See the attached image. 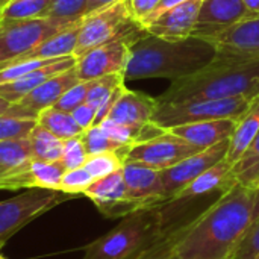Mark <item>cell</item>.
<instances>
[{
	"mask_svg": "<svg viewBox=\"0 0 259 259\" xmlns=\"http://www.w3.org/2000/svg\"><path fill=\"white\" fill-rule=\"evenodd\" d=\"M259 217V190L237 184L182 226L173 252L182 259H234Z\"/></svg>",
	"mask_w": 259,
	"mask_h": 259,
	"instance_id": "cell-1",
	"label": "cell"
},
{
	"mask_svg": "<svg viewBox=\"0 0 259 259\" xmlns=\"http://www.w3.org/2000/svg\"><path fill=\"white\" fill-rule=\"evenodd\" d=\"M214 58V46L203 38L168 41L146 32L132 44L123 76L124 80L147 77L176 80L197 73Z\"/></svg>",
	"mask_w": 259,
	"mask_h": 259,
	"instance_id": "cell-2",
	"label": "cell"
},
{
	"mask_svg": "<svg viewBox=\"0 0 259 259\" xmlns=\"http://www.w3.org/2000/svg\"><path fill=\"white\" fill-rule=\"evenodd\" d=\"M256 96H259V59L235 61L215 55V58L197 73L171 80L156 102L175 103Z\"/></svg>",
	"mask_w": 259,
	"mask_h": 259,
	"instance_id": "cell-3",
	"label": "cell"
},
{
	"mask_svg": "<svg viewBox=\"0 0 259 259\" xmlns=\"http://www.w3.org/2000/svg\"><path fill=\"white\" fill-rule=\"evenodd\" d=\"M171 229L175 228L167 226L159 206L137 209L123 217L112 231L90 243L82 259H140Z\"/></svg>",
	"mask_w": 259,
	"mask_h": 259,
	"instance_id": "cell-4",
	"label": "cell"
},
{
	"mask_svg": "<svg viewBox=\"0 0 259 259\" xmlns=\"http://www.w3.org/2000/svg\"><path fill=\"white\" fill-rule=\"evenodd\" d=\"M255 97H229V99H206V100H187L175 103H158L152 121L168 131L175 126L222 120V118H241L250 108Z\"/></svg>",
	"mask_w": 259,
	"mask_h": 259,
	"instance_id": "cell-5",
	"label": "cell"
},
{
	"mask_svg": "<svg viewBox=\"0 0 259 259\" xmlns=\"http://www.w3.org/2000/svg\"><path fill=\"white\" fill-rule=\"evenodd\" d=\"M146 33L135 20L131 21L112 39L100 44L77 59L74 67L80 82H90L111 73H123L129 59L131 47Z\"/></svg>",
	"mask_w": 259,
	"mask_h": 259,
	"instance_id": "cell-6",
	"label": "cell"
},
{
	"mask_svg": "<svg viewBox=\"0 0 259 259\" xmlns=\"http://www.w3.org/2000/svg\"><path fill=\"white\" fill-rule=\"evenodd\" d=\"M68 194L58 190L30 188L0 202V247L36 217L65 202Z\"/></svg>",
	"mask_w": 259,
	"mask_h": 259,
	"instance_id": "cell-7",
	"label": "cell"
},
{
	"mask_svg": "<svg viewBox=\"0 0 259 259\" xmlns=\"http://www.w3.org/2000/svg\"><path fill=\"white\" fill-rule=\"evenodd\" d=\"M62 29L49 17L0 20V68Z\"/></svg>",
	"mask_w": 259,
	"mask_h": 259,
	"instance_id": "cell-8",
	"label": "cell"
},
{
	"mask_svg": "<svg viewBox=\"0 0 259 259\" xmlns=\"http://www.w3.org/2000/svg\"><path fill=\"white\" fill-rule=\"evenodd\" d=\"M131 21H134V18L129 14L126 0H120L111 6L88 14L82 20L73 55L79 59L90 50L112 39Z\"/></svg>",
	"mask_w": 259,
	"mask_h": 259,
	"instance_id": "cell-9",
	"label": "cell"
},
{
	"mask_svg": "<svg viewBox=\"0 0 259 259\" xmlns=\"http://www.w3.org/2000/svg\"><path fill=\"white\" fill-rule=\"evenodd\" d=\"M197 146L165 131L153 140L138 143L129 147L124 162H140L155 170H167L188 156L200 152Z\"/></svg>",
	"mask_w": 259,
	"mask_h": 259,
	"instance_id": "cell-10",
	"label": "cell"
},
{
	"mask_svg": "<svg viewBox=\"0 0 259 259\" xmlns=\"http://www.w3.org/2000/svg\"><path fill=\"white\" fill-rule=\"evenodd\" d=\"M206 41L214 46L215 55L220 58L235 61L259 59V14L247 15Z\"/></svg>",
	"mask_w": 259,
	"mask_h": 259,
	"instance_id": "cell-11",
	"label": "cell"
},
{
	"mask_svg": "<svg viewBox=\"0 0 259 259\" xmlns=\"http://www.w3.org/2000/svg\"><path fill=\"white\" fill-rule=\"evenodd\" d=\"M77 82H80V80H79L74 68L62 71V73L47 79L36 88H33L29 94H26L17 103H12L5 115L38 120V115L44 109L52 108L61 99V96L67 90L74 87Z\"/></svg>",
	"mask_w": 259,
	"mask_h": 259,
	"instance_id": "cell-12",
	"label": "cell"
},
{
	"mask_svg": "<svg viewBox=\"0 0 259 259\" xmlns=\"http://www.w3.org/2000/svg\"><path fill=\"white\" fill-rule=\"evenodd\" d=\"M228 149H229V140L222 141L208 149H203V150L188 156L187 159L181 161L179 164H176L167 170H162L161 178H162V184H164L168 199L175 197L191 181L199 178L208 168H211L217 162L226 159Z\"/></svg>",
	"mask_w": 259,
	"mask_h": 259,
	"instance_id": "cell-13",
	"label": "cell"
},
{
	"mask_svg": "<svg viewBox=\"0 0 259 259\" xmlns=\"http://www.w3.org/2000/svg\"><path fill=\"white\" fill-rule=\"evenodd\" d=\"M121 171L129 197L138 206V209L156 208L170 200L165 193L159 170L140 162H124Z\"/></svg>",
	"mask_w": 259,
	"mask_h": 259,
	"instance_id": "cell-14",
	"label": "cell"
},
{
	"mask_svg": "<svg viewBox=\"0 0 259 259\" xmlns=\"http://www.w3.org/2000/svg\"><path fill=\"white\" fill-rule=\"evenodd\" d=\"M83 196L88 197L97 209L109 219L126 217L138 209L129 197L121 170L105 178L94 179V182L85 190Z\"/></svg>",
	"mask_w": 259,
	"mask_h": 259,
	"instance_id": "cell-15",
	"label": "cell"
},
{
	"mask_svg": "<svg viewBox=\"0 0 259 259\" xmlns=\"http://www.w3.org/2000/svg\"><path fill=\"white\" fill-rule=\"evenodd\" d=\"M247 15L243 0H202L191 36L209 39Z\"/></svg>",
	"mask_w": 259,
	"mask_h": 259,
	"instance_id": "cell-16",
	"label": "cell"
},
{
	"mask_svg": "<svg viewBox=\"0 0 259 259\" xmlns=\"http://www.w3.org/2000/svg\"><path fill=\"white\" fill-rule=\"evenodd\" d=\"M238 184L235 175L232 173V164L226 159L217 162L199 178L191 181L182 191H179L168 202L176 203H191L196 199H205L208 196H222Z\"/></svg>",
	"mask_w": 259,
	"mask_h": 259,
	"instance_id": "cell-17",
	"label": "cell"
},
{
	"mask_svg": "<svg viewBox=\"0 0 259 259\" xmlns=\"http://www.w3.org/2000/svg\"><path fill=\"white\" fill-rule=\"evenodd\" d=\"M200 5L202 0H187L156 18L152 24L146 27V32L168 41L190 38Z\"/></svg>",
	"mask_w": 259,
	"mask_h": 259,
	"instance_id": "cell-18",
	"label": "cell"
},
{
	"mask_svg": "<svg viewBox=\"0 0 259 259\" xmlns=\"http://www.w3.org/2000/svg\"><path fill=\"white\" fill-rule=\"evenodd\" d=\"M76 64H77V58L74 55L58 58L56 61H53L44 67H39L30 73H26L21 77H17L11 82L0 83V97L8 100L11 105L17 103L26 94H29L33 88H36L38 85H41L47 79H50V77L62 73V71L74 68Z\"/></svg>",
	"mask_w": 259,
	"mask_h": 259,
	"instance_id": "cell-19",
	"label": "cell"
},
{
	"mask_svg": "<svg viewBox=\"0 0 259 259\" xmlns=\"http://www.w3.org/2000/svg\"><path fill=\"white\" fill-rule=\"evenodd\" d=\"M64 173H65V167L62 165L61 161L47 162V161L33 159L24 171L2 181L0 190H20V188L58 190Z\"/></svg>",
	"mask_w": 259,
	"mask_h": 259,
	"instance_id": "cell-20",
	"label": "cell"
},
{
	"mask_svg": "<svg viewBox=\"0 0 259 259\" xmlns=\"http://www.w3.org/2000/svg\"><path fill=\"white\" fill-rule=\"evenodd\" d=\"M238 120H235V118L206 120V121L175 126L168 131L203 150V149L215 146L222 141L229 140L237 127Z\"/></svg>",
	"mask_w": 259,
	"mask_h": 259,
	"instance_id": "cell-21",
	"label": "cell"
},
{
	"mask_svg": "<svg viewBox=\"0 0 259 259\" xmlns=\"http://www.w3.org/2000/svg\"><path fill=\"white\" fill-rule=\"evenodd\" d=\"M158 108L156 99H152L143 93L124 90L114 108L111 109L108 118L120 124L143 127L152 121V117Z\"/></svg>",
	"mask_w": 259,
	"mask_h": 259,
	"instance_id": "cell-22",
	"label": "cell"
},
{
	"mask_svg": "<svg viewBox=\"0 0 259 259\" xmlns=\"http://www.w3.org/2000/svg\"><path fill=\"white\" fill-rule=\"evenodd\" d=\"M82 20L56 32L50 38L44 39L42 42H39L38 46L30 49L29 52H26L24 55L12 59L11 62H21V61H30V59H56V58L73 55L76 44H77V36H79ZM11 62H8V64H11ZM6 65H3V67H6Z\"/></svg>",
	"mask_w": 259,
	"mask_h": 259,
	"instance_id": "cell-23",
	"label": "cell"
},
{
	"mask_svg": "<svg viewBox=\"0 0 259 259\" xmlns=\"http://www.w3.org/2000/svg\"><path fill=\"white\" fill-rule=\"evenodd\" d=\"M258 132L259 96H256L255 100L252 102L250 108L247 109V112L238 120L237 127H235L232 137L229 138V149H228L226 161L234 165L241 158V155L247 150V147L250 146V143L253 141V138L256 137Z\"/></svg>",
	"mask_w": 259,
	"mask_h": 259,
	"instance_id": "cell-24",
	"label": "cell"
},
{
	"mask_svg": "<svg viewBox=\"0 0 259 259\" xmlns=\"http://www.w3.org/2000/svg\"><path fill=\"white\" fill-rule=\"evenodd\" d=\"M32 161L29 138L0 141V182L24 171Z\"/></svg>",
	"mask_w": 259,
	"mask_h": 259,
	"instance_id": "cell-25",
	"label": "cell"
},
{
	"mask_svg": "<svg viewBox=\"0 0 259 259\" xmlns=\"http://www.w3.org/2000/svg\"><path fill=\"white\" fill-rule=\"evenodd\" d=\"M29 143H30L33 159L47 161V162L61 161L64 152V140L58 138L42 126L36 124L32 129L29 135Z\"/></svg>",
	"mask_w": 259,
	"mask_h": 259,
	"instance_id": "cell-26",
	"label": "cell"
},
{
	"mask_svg": "<svg viewBox=\"0 0 259 259\" xmlns=\"http://www.w3.org/2000/svg\"><path fill=\"white\" fill-rule=\"evenodd\" d=\"M38 124L56 135L61 140H70L74 137L82 135L80 126L74 121L73 115L70 112H64L55 108H47L38 115Z\"/></svg>",
	"mask_w": 259,
	"mask_h": 259,
	"instance_id": "cell-27",
	"label": "cell"
},
{
	"mask_svg": "<svg viewBox=\"0 0 259 259\" xmlns=\"http://www.w3.org/2000/svg\"><path fill=\"white\" fill-rule=\"evenodd\" d=\"M232 173L238 184L244 187L256 188L259 185V132L241 158L232 165Z\"/></svg>",
	"mask_w": 259,
	"mask_h": 259,
	"instance_id": "cell-28",
	"label": "cell"
},
{
	"mask_svg": "<svg viewBox=\"0 0 259 259\" xmlns=\"http://www.w3.org/2000/svg\"><path fill=\"white\" fill-rule=\"evenodd\" d=\"M88 15L87 0H50L46 17L67 27Z\"/></svg>",
	"mask_w": 259,
	"mask_h": 259,
	"instance_id": "cell-29",
	"label": "cell"
},
{
	"mask_svg": "<svg viewBox=\"0 0 259 259\" xmlns=\"http://www.w3.org/2000/svg\"><path fill=\"white\" fill-rule=\"evenodd\" d=\"M127 150L129 147L124 150H118V152H105L99 155H90L87 158V162L83 164V168L94 179H100L108 175H112L123 168Z\"/></svg>",
	"mask_w": 259,
	"mask_h": 259,
	"instance_id": "cell-30",
	"label": "cell"
},
{
	"mask_svg": "<svg viewBox=\"0 0 259 259\" xmlns=\"http://www.w3.org/2000/svg\"><path fill=\"white\" fill-rule=\"evenodd\" d=\"M50 0H8L0 8L2 20H26L46 17Z\"/></svg>",
	"mask_w": 259,
	"mask_h": 259,
	"instance_id": "cell-31",
	"label": "cell"
},
{
	"mask_svg": "<svg viewBox=\"0 0 259 259\" xmlns=\"http://www.w3.org/2000/svg\"><path fill=\"white\" fill-rule=\"evenodd\" d=\"M123 83H124L123 73H111V74L97 77L94 80H90L87 103H90L91 106L99 109L106 102V99L115 91V88Z\"/></svg>",
	"mask_w": 259,
	"mask_h": 259,
	"instance_id": "cell-32",
	"label": "cell"
},
{
	"mask_svg": "<svg viewBox=\"0 0 259 259\" xmlns=\"http://www.w3.org/2000/svg\"><path fill=\"white\" fill-rule=\"evenodd\" d=\"M80 138L83 141L88 156L105 153V152H118V150H124V149L131 147V146H121V144L115 143L112 138H109L106 135V132L100 126H91L90 129L83 131Z\"/></svg>",
	"mask_w": 259,
	"mask_h": 259,
	"instance_id": "cell-33",
	"label": "cell"
},
{
	"mask_svg": "<svg viewBox=\"0 0 259 259\" xmlns=\"http://www.w3.org/2000/svg\"><path fill=\"white\" fill-rule=\"evenodd\" d=\"M36 124H38L36 120L11 117V115L3 114L0 117V141L29 138L32 129Z\"/></svg>",
	"mask_w": 259,
	"mask_h": 259,
	"instance_id": "cell-34",
	"label": "cell"
},
{
	"mask_svg": "<svg viewBox=\"0 0 259 259\" xmlns=\"http://www.w3.org/2000/svg\"><path fill=\"white\" fill-rule=\"evenodd\" d=\"M94 182V178L83 168H74V170H65L58 191L65 193L68 196H76V194H83L85 190Z\"/></svg>",
	"mask_w": 259,
	"mask_h": 259,
	"instance_id": "cell-35",
	"label": "cell"
},
{
	"mask_svg": "<svg viewBox=\"0 0 259 259\" xmlns=\"http://www.w3.org/2000/svg\"><path fill=\"white\" fill-rule=\"evenodd\" d=\"M87 158H88V153L85 150L80 135L64 141V152H62L61 162L65 167V170H74V168L83 167V164L87 162Z\"/></svg>",
	"mask_w": 259,
	"mask_h": 259,
	"instance_id": "cell-36",
	"label": "cell"
},
{
	"mask_svg": "<svg viewBox=\"0 0 259 259\" xmlns=\"http://www.w3.org/2000/svg\"><path fill=\"white\" fill-rule=\"evenodd\" d=\"M109 138H112L115 143L121 144V146H134L138 140L140 131L141 127H132V126H126V124H120L117 121H112L109 118L103 120L99 124Z\"/></svg>",
	"mask_w": 259,
	"mask_h": 259,
	"instance_id": "cell-37",
	"label": "cell"
},
{
	"mask_svg": "<svg viewBox=\"0 0 259 259\" xmlns=\"http://www.w3.org/2000/svg\"><path fill=\"white\" fill-rule=\"evenodd\" d=\"M88 88H90V82H77L74 87H71L70 90H67L61 96V99L52 108L71 114L73 109H76L79 105H82V103L87 102Z\"/></svg>",
	"mask_w": 259,
	"mask_h": 259,
	"instance_id": "cell-38",
	"label": "cell"
},
{
	"mask_svg": "<svg viewBox=\"0 0 259 259\" xmlns=\"http://www.w3.org/2000/svg\"><path fill=\"white\" fill-rule=\"evenodd\" d=\"M234 259H259V217L249 228Z\"/></svg>",
	"mask_w": 259,
	"mask_h": 259,
	"instance_id": "cell-39",
	"label": "cell"
},
{
	"mask_svg": "<svg viewBox=\"0 0 259 259\" xmlns=\"http://www.w3.org/2000/svg\"><path fill=\"white\" fill-rule=\"evenodd\" d=\"M158 3L159 0H126L131 17L137 23H140V26L149 17V14L156 8Z\"/></svg>",
	"mask_w": 259,
	"mask_h": 259,
	"instance_id": "cell-40",
	"label": "cell"
},
{
	"mask_svg": "<svg viewBox=\"0 0 259 259\" xmlns=\"http://www.w3.org/2000/svg\"><path fill=\"white\" fill-rule=\"evenodd\" d=\"M96 114H97V109L94 106H91L90 103H82L79 105L76 109H73L71 115L74 118V121L80 126L82 131H87L90 129L91 126H94V121H96Z\"/></svg>",
	"mask_w": 259,
	"mask_h": 259,
	"instance_id": "cell-41",
	"label": "cell"
},
{
	"mask_svg": "<svg viewBox=\"0 0 259 259\" xmlns=\"http://www.w3.org/2000/svg\"><path fill=\"white\" fill-rule=\"evenodd\" d=\"M184 2H187V0H159V3L156 5V8L149 14V17L141 23V27H147L149 24H152L156 18H159L162 14H165L167 11H170V9H173V8H176L178 5H181V3H184Z\"/></svg>",
	"mask_w": 259,
	"mask_h": 259,
	"instance_id": "cell-42",
	"label": "cell"
},
{
	"mask_svg": "<svg viewBox=\"0 0 259 259\" xmlns=\"http://www.w3.org/2000/svg\"><path fill=\"white\" fill-rule=\"evenodd\" d=\"M87 2H88V14H91V12L103 9L106 6H111L120 0H87Z\"/></svg>",
	"mask_w": 259,
	"mask_h": 259,
	"instance_id": "cell-43",
	"label": "cell"
},
{
	"mask_svg": "<svg viewBox=\"0 0 259 259\" xmlns=\"http://www.w3.org/2000/svg\"><path fill=\"white\" fill-rule=\"evenodd\" d=\"M244 6L247 8L250 15H258L259 14V0H243Z\"/></svg>",
	"mask_w": 259,
	"mask_h": 259,
	"instance_id": "cell-44",
	"label": "cell"
},
{
	"mask_svg": "<svg viewBox=\"0 0 259 259\" xmlns=\"http://www.w3.org/2000/svg\"><path fill=\"white\" fill-rule=\"evenodd\" d=\"M9 106H11V103H9L8 100H5V99L0 97V117H2L3 114H6V111L9 109Z\"/></svg>",
	"mask_w": 259,
	"mask_h": 259,
	"instance_id": "cell-45",
	"label": "cell"
},
{
	"mask_svg": "<svg viewBox=\"0 0 259 259\" xmlns=\"http://www.w3.org/2000/svg\"><path fill=\"white\" fill-rule=\"evenodd\" d=\"M165 259H182V258H179V256H178L175 252H171V253H170V255H168V256H167Z\"/></svg>",
	"mask_w": 259,
	"mask_h": 259,
	"instance_id": "cell-46",
	"label": "cell"
},
{
	"mask_svg": "<svg viewBox=\"0 0 259 259\" xmlns=\"http://www.w3.org/2000/svg\"><path fill=\"white\" fill-rule=\"evenodd\" d=\"M161 240H162V238H161ZM155 246H156V244H155ZM155 246H153V247H155ZM153 247H152V249H153ZM152 249H150V250H149V252H147V253H146V255H144L143 258H140V259H146V258H147V256L150 255V252H152Z\"/></svg>",
	"mask_w": 259,
	"mask_h": 259,
	"instance_id": "cell-47",
	"label": "cell"
},
{
	"mask_svg": "<svg viewBox=\"0 0 259 259\" xmlns=\"http://www.w3.org/2000/svg\"><path fill=\"white\" fill-rule=\"evenodd\" d=\"M6 2H8V0H0V8H2V6H3V5L6 3Z\"/></svg>",
	"mask_w": 259,
	"mask_h": 259,
	"instance_id": "cell-48",
	"label": "cell"
},
{
	"mask_svg": "<svg viewBox=\"0 0 259 259\" xmlns=\"http://www.w3.org/2000/svg\"><path fill=\"white\" fill-rule=\"evenodd\" d=\"M0 259H5V258H3V256H2V253H0Z\"/></svg>",
	"mask_w": 259,
	"mask_h": 259,
	"instance_id": "cell-49",
	"label": "cell"
},
{
	"mask_svg": "<svg viewBox=\"0 0 259 259\" xmlns=\"http://www.w3.org/2000/svg\"><path fill=\"white\" fill-rule=\"evenodd\" d=\"M256 188H258V190H259V185H258V187H256Z\"/></svg>",
	"mask_w": 259,
	"mask_h": 259,
	"instance_id": "cell-50",
	"label": "cell"
},
{
	"mask_svg": "<svg viewBox=\"0 0 259 259\" xmlns=\"http://www.w3.org/2000/svg\"><path fill=\"white\" fill-rule=\"evenodd\" d=\"M0 20H2V17H0Z\"/></svg>",
	"mask_w": 259,
	"mask_h": 259,
	"instance_id": "cell-51",
	"label": "cell"
}]
</instances>
